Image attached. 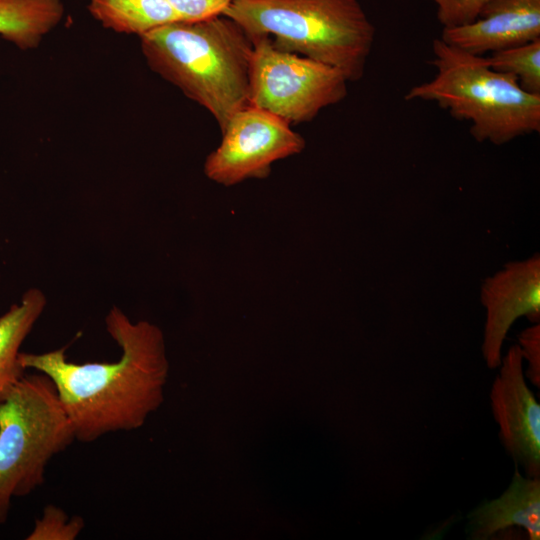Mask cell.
Returning <instances> with one entry per match:
<instances>
[{"label": "cell", "instance_id": "1", "mask_svg": "<svg viewBox=\"0 0 540 540\" xmlns=\"http://www.w3.org/2000/svg\"><path fill=\"white\" fill-rule=\"evenodd\" d=\"M105 324L121 348L115 362L74 363L67 360L65 348L19 354L25 370L34 369L52 381L75 439L84 443L141 427L162 403L168 375L164 336L156 325L133 323L117 307L109 311Z\"/></svg>", "mask_w": 540, "mask_h": 540}, {"label": "cell", "instance_id": "2", "mask_svg": "<svg viewBox=\"0 0 540 540\" xmlns=\"http://www.w3.org/2000/svg\"><path fill=\"white\" fill-rule=\"evenodd\" d=\"M139 38L149 68L206 109L220 131L250 105L254 43L230 17L171 22Z\"/></svg>", "mask_w": 540, "mask_h": 540}, {"label": "cell", "instance_id": "3", "mask_svg": "<svg viewBox=\"0 0 540 540\" xmlns=\"http://www.w3.org/2000/svg\"><path fill=\"white\" fill-rule=\"evenodd\" d=\"M251 39L324 63L360 80L376 28L358 0H233L224 11Z\"/></svg>", "mask_w": 540, "mask_h": 540}, {"label": "cell", "instance_id": "4", "mask_svg": "<svg viewBox=\"0 0 540 540\" xmlns=\"http://www.w3.org/2000/svg\"><path fill=\"white\" fill-rule=\"evenodd\" d=\"M432 50L435 77L410 88L406 101L434 102L453 118L469 121L478 142L502 145L540 131V94L524 91L514 76L493 70L486 57L441 38L433 40Z\"/></svg>", "mask_w": 540, "mask_h": 540}, {"label": "cell", "instance_id": "5", "mask_svg": "<svg viewBox=\"0 0 540 540\" xmlns=\"http://www.w3.org/2000/svg\"><path fill=\"white\" fill-rule=\"evenodd\" d=\"M74 440L52 381L40 372L24 375L0 402V524L13 499L41 486L50 460Z\"/></svg>", "mask_w": 540, "mask_h": 540}, {"label": "cell", "instance_id": "6", "mask_svg": "<svg viewBox=\"0 0 540 540\" xmlns=\"http://www.w3.org/2000/svg\"><path fill=\"white\" fill-rule=\"evenodd\" d=\"M254 43L249 75V104L290 125L312 121L347 96L341 71L313 59L275 48L268 36Z\"/></svg>", "mask_w": 540, "mask_h": 540}, {"label": "cell", "instance_id": "7", "mask_svg": "<svg viewBox=\"0 0 540 540\" xmlns=\"http://www.w3.org/2000/svg\"><path fill=\"white\" fill-rule=\"evenodd\" d=\"M221 133L220 144L204 162V174L227 187L268 177L274 162L301 153L306 145L285 120L252 105L235 113Z\"/></svg>", "mask_w": 540, "mask_h": 540}, {"label": "cell", "instance_id": "8", "mask_svg": "<svg viewBox=\"0 0 540 540\" xmlns=\"http://www.w3.org/2000/svg\"><path fill=\"white\" fill-rule=\"evenodd\" d=\"M518 344L502 355L490 391L502 445L525 475L540 478V405L527 385Z\"/></svg>", "mask_w": 540, "mask_h": 540}, {"label": "cell", "instance_id": "9", "mask_svg": "<svg viewBox=\"0 0 540 540\" xmlns=\"http://www.w3.org/2000/svg\"><path fill=\"white\" fill-rule=\"evenodd\" d=\"M480 300L486 311L482 355L489 369H498L514 322L524 316L533 324L540 323V255L508 262L486 278Z\"/></svg>", "mask_w": 540, "mask_h": 540}, {"label": "cell", "instance_id": "10", "mask_svg": "<svg viewBox=\"0 0 540 540\" xmlns=\"http://www.w3.org/2000/svg\"><path fill=\"white\" fill-rule=\"evenodd\" d=\"M444 42L483 56L540 38V0H490L472 23L442 30Z\"/></svg>", "mask_w": 540, "mask_h": 540}, {"label": "cell", "instance_id": "11", "mask_svg": "<svg viewBox=\"0 0 540 540\" xmlns=\"http://www.w3.org/2000/svg\"><path fill=\"white\" fill-rule=\"evenodd\" d=\"M512 527L525 530L530 540L540 539V478L522 475L516 464L508 488L469 513L467 535L472 540L496 539Z\"/></svg>", "mask_w": 540, "mask_h": 540}, {"label": "cell", "instance_id": "12", "mask_svg": "<svg viewBox=\"0 0 540 540\" xmlns=\"http://www.w3.org/2000/svg\"><path fill=\"white\" fill-rule=\"evenodd\" d=\"M46 305L44 294L31 288L19 303L0 316V402L25 375L19 361L20 347Z\"/></svg>", "mask_w": 540, "mask_h": 540}, {"label": "cell", "instance_id": "13", "mask_svg": "<svg viewBox=\"0 0 540 540\" xmlns=\"http://www.w3.org/2000/svg\"><path fill=\"white\" fill-rule=\"evenodd\" d=\"M63 14L61 0H0V36L20 49L35 48Z\"/></svg>", "mask_w": 540, "mask_h": 540}, {"label": "cell", "instance_id": "14", "mask_svg": "<svg viewBox=\"0 0 540 540\" xmlns=\"http://www.w3.org/2000/svg\"><path fill=\"white\" fill-rule=\"evenodd\" d=\"M88 10L103 27L139 37L162 25L182 21L166 0H89Z\"/></svg>", "mask_w": 540, "mask_h": 540}, {"label": "cell", "instance_id": "15", "mask_svg": "<svg viewBox=\"0 0 540 540\" xmlns=\"http://www.w3.org/2000/svg\"><path fill=\"white\" fill-rule=\"evenodd\" d=\"M486 60L498 72L514 76L530 94H540V38L490 53Z\"/></svg>", "mask_w": 540, "mask_h": 540}, {"label": "cell", "instance_id": "16", "mask_svg": "<svg viewBox=\"0 0 540 540\" xmlns=\"http://www.w3.org/2000/svg\"><path fill=\"white\" fill-rule=\"evenodd\" d=\"M80 516H69L62 508L48 504L34 522L27 540H75L84 529Z\"/></svg>", "mask_w": 540, "mask_h": 540}, {"label": "cell", "instance_id": "17", "mask_svg": "<svg viewBox=\"0 0 540 540\" xmlns=\"http://www.w3.org/2000/svg\"><path fill=\"white\" fill-rule=\"evenodd\" d=\"M437 8L438 22L443 29L474 22L490 0H430Z\"/></svg>", "mask_w": 540, "mask_h": 540}, {"label": "cell", "instance_id": "18", "mask_svg": "<svg viewBox=\"0 0 540 540\" xmlns=\"http://www.w3.org/2000/svg\"><path fill=\"white\" fill-rule=\"evenodd\" d=\"M518 345L521 349L523 360L527 361L524 370L525 378L531 384L540 388V323H535L525 328L518 335Z\"/></svg>", "mask_w": 540, "mask_h": 540}, {"label": "cell", "instance_id": "19", "mask_svg": "<svg viewBox=\"0 0 540 540\" xmlns=\"http://www.w3.org/2000/svg\"><path fill=\"white\" fill-rule=\"evenodd\" d=\"M182 21H200L222 15L233 0H166Z\"/></svg>", "mask_w": 540, "mask_h": 540}]
</instances>
